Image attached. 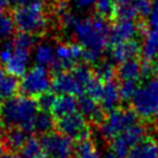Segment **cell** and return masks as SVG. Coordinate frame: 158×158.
Returning <instances> with one entry per match:
<instances>
[{"label":"cell","mask_w":158,"mask_h":158,"mask_svg":"<svg viewBox=\"0 0 158 158\" xmlns=\"http://www.w3.org/2000/svg\"><path fill=\"white\" fill-rule=\"evenodd\" d=\"M72 30L76 40L84 48V59L89 64H97L109 43L110 26L107 19L98 14L79 19Z\"/></svg>","instance_id":"6da1fadb"},{"label":"cell","mask_w":158,"mask_h":158,"mask_svg":"<svg viewBox=\"0 0 158 158\" xmlns=\"http://www.w3.org/2000/svg\"><path fill=\"white\" fill-rule=\"evenodd\" d=\"M39 102L27 95H16L7 99L0 106V124L5 128L25 129L33 131V122L39 113Z\"/></svg>","instance_id":"7a4b0ae2"},{"label":"cell","mask_w":158,"mask_h":158,"mask_svg":"<svg viewBox=\"0 0 158 158\" xmlns=\"http://www.w3.org/2000/svg\"><path fill=\"white\" fill-rule=\"evenodd\" d=\"M13 20L19 31L34 36L45 33L49 23L43 4L40 2L19 5L13 12Z\"/></svg>","instance_id":"3957f363"},{"label":"cell","mask_w":158,"mask_h":158,"mask_svg":"<svg viewBox=\"0 0 158 158\" xmlns=\"http://www.w3.org/2000/svg\"><path fill=\"white\" fill-rule=\"evenodd\" d=\"M134 112L143 120L152 118L158 114V76L147 78L138 85L131 99Z\"/></svg>","instance_id":"277c9868"},{"label":"cell","mask_w":158,"mask_h":158,"mask_svg":"<svg viewBox=\"0 0 158 158\" xmlns=\"http://www.w3.org/2000/svg\"><path fill=\"white\" fill-rule=\"evenodd\" d=\"M30 49L21 48L13 42H5L0 47V64L14 77H22L28 71Z\"/></svg>","instance_id":"5b68a950"},{"label":"cell","mask_w":158,"mask_h":158,"mask_svg":"<svg viewBox=\"0 0 158 158\" xmlns=\"http://www.w3.org/2000/svg\"><path fill=\"white\" fill-rule=\"evenodd\" d=\"M135 123H137V114L134 112V109L115 108L106 114L99 128L101 136L106 141H112Z\"/></svg>","instance_id":"8992f818"},{"label":"cell","mask_w":158,"mask_h":158,"mask_svg":"<svg viewBox=\"0 0 158 158\" xmlns=\"http://www.w3.org/2000/svg\"><path fill=\"white\" fill-rule=\"evenodd\" d=\"M51 80L49 72L44 66L35 65L28 70L20 81V89L23 95L30 98H40L42 94L49 92L51 89Z\"/></svg>","instance_id":"52a82bcc"},{"label":"cell","mask_w":158,"mask_h":158,"mask_svg":"<svg viewBox=\"0 0 158 158\" xmlns=\"http://www.w3.org/2000/svg\"><path fill=\"white\" fill-rule=\"evenodd\" d=\"M55 60L50 65L51 73L56 74L73 69L84 58V48L79 43H58L55 49Z\"/></svg>","instance_id":"ba28073f"},{"label":"cell","mask_w":158,"mask_h":158,"mask_svg":"<svg viewBox=\"0 0 158 158\" xmlns=\"http://www.w3.org/2000/svg\"><path fill=\"white\" fill-rule=\"evenodd\" d=\"M147 133V126L141 123L133 124L110 141L109 149L118 156V158H126L130 149L145 138Z\"/></svg>","instance_id":"9c48e42d"},{"label":"cell","mask_w":158,"mask_h":158,"mask_svg":"<svg viewBox=\"0 0 158 158\" xmlns=\"http://www.w3.org/2000/svg\"><path fill=\"white\" fill-rule=\"evenodd\" d=\"M55 128L57 129L58 133L76 141L89 138L91 135L87 118L78 112L65 115L63 118H56Z\"/></svg>","instance_id":"30bf717a"},{"label":"cell","mask_w":158,"mask_h":158,"mask_svg":"<svg viewBox=\"0 0 158 158\" xmlns=\"http://www.w3.org/2000/svg\"><path fill=\"white\" fill-rule=\"evenodd\" d=\"M41 143L48 158H73L72 139L58 131H51L41 136Z\"/></svg>","instance_id":"8fae6325"},{"label":"cell","mask_w":158,"mask_h":158,"mask_svg":"<svg viewBox=\"0 0 158 158\" xmlns=\"http://www.w3.org/2000/svg\"><path fill=\"white\" fill-rule=\"evenodd\" d=\"M145 26L138 23L135 20H118L116 23L110 27L109 31V44L115 45L122 42H127L141 33L145 31Z\"/></svg>","instance_id":"7c38bea8"},{"label":"cell","mask_w":158,"mask_h":158,"mask_svg":"<svg viewBox=\"0 0 158 158\" xmlns=\"http://www.w3.org/2000/svg\"><path fill=\"white\" fill-rule=\"evenodd\" d=\"M51 89L55 93L70 94L74 97H81L85 94V89L83 85L74 78L71 71H64L54 74L51 80Z\"/></svg>","instance_id":"4fadbf2b"},{"label":"cell","mask_w":158,"mask_h":158,"mask_svg":"<svg viewBox=\"0 0 158 158\" xmlns=\"http://www.w3.org/2000/svg\"><path fill=\"white\" fill-rule=\"evenodd\" d=\"M78 107L80 113L84 115L89 121L93 122L94 124H99L104 121L106 116L105 109L101 107V105L97 102V100L91 98L89 95H81L78 99Z\"/></svg>","instance_id":"5bb4252c"},{"label":"cell","mask_w":158,"mask_h":158,"mask_svg":"<svg viewBox=\"0 0 158 158\" xmlns=\"http://www.w3.org/2000/svg\"><path fill=\"white\" fill-rule=\"evenodd\" d=\"M142 45L136 40H130L118 44L112 45L110 49V59L115 63H122L128 59L136 58L141 54Z\"/></svg>","instance_id":"9a60e30c"},{"label":"cell","mask_w":158,"mask_h":158,"mask_svg":"<svg viewBox=\"0 0 158 158\" xmlns=\"http://www.w3.org/2000/svg\"><path fill=\"white\" fill-rule=\"evenodd\" d=\"M78 109V100L74 95L60 94L55 98L54 104L50 108V113L55 118H59L65 115L76 113Z\"/></svg>","instance_id":"2e32d148"},{"label":"cell","mask_w":158,"mask_h":158,"mask_svg":"<svg viewBox=\"0 0 158 158\" xmlns=\"http://www.w3.org/2000/svg\"><path fill=\"white\" fill-rule=\"evenodd\" d=\"M120 100H122L120 94V84H118L114 79L104 83V89L99 104L105 109V112L108 113L110 110L118 108Z\"/></svg>","instance_id":"e0dca14e"},{"label":"cell","mask_w":158,"mask_h":158,"mask_svg":"<svg viewBox=\"0 0 158 158\" xmlns=\"http://www.w3.org/2000/svg\"><path fill=\"white\" fill-rule=\"evenodd\" d=\"M116 77L121 81L124 80H135L138 81L143 78L142 73V63L137 58L128 59L126 62L120 63L116 69Z\"/></svg>","instance_id":"ac0fdd59"},{"label":"cell","mask_w":158,"mask_h":158,"mask_svg":"<svg viewBox=\"0 0 158 158\" xmlns=\"http://www.w3.org/2000/svg\"><path fill=\"white\" fill-rule=\"evenodd\" d=\"M126 158H158V141L153 137H145L130 149Z\"/></svg>","instance_id":"d6986e66"},{"label":"cell","mask_w":158,"mask_h":158,"mask_svg":"<svg viewBox=\"0 0 158 158\" xmlns=\"http://www.w3.org/2000/svg\"><path fill=\"white\" fill-rule=\"evenodd\" d=\"M141 54L145 62L151 63L158 59V29H150L144 31Z\"/></svg>","instance_id":"ffe728a7"},{"label":"cell","mask_w":158,"mask_h":158,"mask_svg":"<svg viewBox=\"0 0 158 158\" xmlns=\"http://www.w3.org/2000/svg\"><path fill=\"white\" fill-rule=\"evenodd\" d=\"M20 89V83L16 77L8 73L6 69L0 64V99H7L14 97Z\"/></svg>","instance_id":"44dd1931"},{"label":"cell","mask_w":158,"mask_h":158,"mask_svg":"<svg viewBox=\"0 0 158 158\" xmlns=\"http://www.w3.org/2000/svg\"><path fill=\"white\" fill-rule=\"evenodd\" d=\"M29 138V133L26 131L25 129L14 127L8 128L5 134V145L12 151H21L23 145Z\"/></svg>","instance_id":"7402d4cb"},{"label":"cell","mask_w":158,"mask_h":158,"mask_svg":"<svg viewBox=\"0 0 158 158\" xmlns=\"http://www.w3.org/2000/svg\"><path fill=\"white\" fill-rule=\"evenodd\" d=\"M54 118H55L51 115L50 112H47V110L39 112L33 122V131L39 133L41 135L51 133L52 129L56 127V121Z\"/></svg>","instance_id":"603a6c76"},{"label":"cell","mask_w":158,"mask_h":158,"mask_svg":"<svg viewBox=\"0 0 158 158\" xmlns=\"http://www.w3.org/2000/svg\"><path fill=\"white\" fill-rule=\"evenodd\" d=\"M21 157L22 158H48L42 143L39 138L29 137L26 142L23 148L21 149Z\"/></svg>","instance_id":"cb8c5ba5"},{"label":"cell","mask_w":158,"mask_h":158,"mask_svg":"<svg viewBox=\"0 0 158 158\" xmlns=\"http://www.w3.org/2000/svg\"><path fill=\"white\" fill-rule=\"evenodd\" d=\"M55 50L48 43H40L36 45L34 59L37 65L41 66H50L55 60Z\"/></svg>","instance_id":"d4e9b609"},{"label":"cell","mask_w":158,"mask_h":158,"mask_svg":"<svg viewBox=\"0 0 158 158\" xmlns=\"http://www.w3.org/2000/svg\"><path fill=\"white\" fill-rule=\"evenodd\" d=\"M73 158H104L98 153L93 141L89 138H85L81 141H77L74 147Z\"/></svg>","instance_id":"484cf974"},{"label":"cell","mask_w":158,"mask_h":158,"mask_svg":"<svg viewBox=\"0 0 158 158\" xmlns=\"http://www.w3.org/2000/svg\"><path fill=\"white\" fill-rule=\"evenodd\" d=\"M94 76L102 83L109 81V80H113L116 76V69L113 65V63H110L108 60H105V62H100L99 60L97 64L94 65L93 69Z\"/></svg>","instance_id":"4316f807"},{"label":"cell","mask_w":158,"mask_h":158,"mask_svg":"<svg viewBox=\"0 0 158 158\" xmlns=\"http://www.w3.org/2000/svg\"><path fill=\"white\" fill-rule=\"evenodd\" d=\"M138 12L136 10L135 6L133 5L131 0L128 1H120L116 5L115 13L113 19L118 20H135L137 18Z\"/></svg>","instance_id":"83f0119b"},{"label":"cell","mask_w":158,"mask_h":158,"mask_svg":"<svg viewBox=\"0 0 158 158\" xmlns=\"http://www.w3.org/2000/svg\"><path fill=\"white\" fill-rule=\"evenodd\" d=\"M116 5H118L116 0H97L94 7H95L97 14L108 20L114 18Z\"/></svg>","instance_id":"f1b7e54d"},{"label":"cell","mask_w":158,"mask_h":158,"mask_svg":"<svg viewBox=\"0 0 158 158\" xmlns=\"http://www.w3.org/2000/svg\"><path fill=\"white\" fill-rule=\"evenodd\" d=\"M15 28L16 27L13 18L4 12H0V41L10 37L14 33Z\"/></svg>","instance_id":"f546056e"},{"label":"cell","mask_w":158,"mask_h":158,"mask_svg":"<svg viewBox=\"0 0 158 158\" xmlns=\"http://www.w3.org/2000/svg\"><path fill=\"white\" fill-rule=\"evenodd\" d=\"M137 87V81H135V80H124V81H121V84H120L121 99L124 100V101H131V99H133Z\"/></svg>","instance_id":"4dcf8cb0"},{"label":"cell","mask_w":158,"mask_h":158,"mask_svg":"<svg viewBox=\"0 0 158 158\" xmlns=\"http://www.w3.org/2000/svg\"><path fill=\"white\" fill-rule=\"evenodd\" d=\"M12 42H13L15 45L21 47V48L31 49V47H33L35 43V36L34 35L27 34V33H21V31H20L18 35H15Z\"/></svg>","instance_id":"1f68e13d"},{"label":"cell","mask_w":158,"mask_h":158,"mask_svg":"<svg viewBox=\"0 0 158 158\" xmlns=\"http://www.w3.org/2000/svg\"><path fill=\"white\" fill-rule=\"evenodd\" d=\"M131 2L141 16H149L152 10V2L150 0H131Z\"/></svg>","instance_id":"d6a6232c"},{"label":"cell","mask_w":158,"mask_h":158,"mask_svg":"<svg viewBox=\"0 0 158 158\" xmlns=\"http://www.w3.org/2000/svg\"><path fill=\"white\" fill-rule=\"evenodd\" d=\"M55 98H56V95L52 92H47V93L42 94L39 98V100H37L40 108L42 109V110L50 112V108H51V106L54 104Z\"/></svg>","instance_id":"836d02e7"},{"label":"cell","mask_w":158,"mask_h":158,"mask_svg":"<svg viewBox=\"0 0 158 158\" xmlns=\"http://www.w3.org/2000/svg\"><path fill=\"white\" fill-rule=\"evenodd\" d=\"M149 25L153 29H158V0H153L152 10L149 15Z\"/></svg>","instance_id":"e575fe53"},{"label":"cell","mask_w":158,"mask_h":158,"mask_svg":"<svg viewBox=\"0 0 158 158\" xmlns=\"http://www.w3.org/2000/svg\"><path fill=\"white\" fill-rule=\"evenodd\" d=\"M76 8L78 10H86L95 4L97 0H71Z\"/></svg>","instance_id":"d590c367"},{"label":"cell","mask_w":158,"mask_h":158,"mask_svg":"<svg viewBox=\"0 0 158 158\" xmlns=\"http://www.w3.org/2000/svg\"><path fill=\"white\" fill-rule=\"evenodd\" d=\"M8 5V0H0V12H4Z\"/></svg>","instance_id":"8d00e7d4"},{"label":"cell","mask_w":158,"mask_h":158,"mask_svg":"<svg viewBox=\"0 0 158 158\" xmlns=\"http://www.w3.org/2000/svg\"><path fill=\"white\" fill-rule=\"evenodd\" d=\"M5 147H6L5 143L0 139V158L4 156V152H5Z\"/></svg>","instance_id":"74e56055"},{"label":"cell","mask_w":158,"mask_h":158,"mask_svg":"<svg viewBox=\"0 0 158 158\" xmlns=\"http://www.w3.org/2000/svg\"><path fill=\"white\" fill-rule=\"evenodd\" d=\"M1 158H22V157H19V156H16V155H4Z\"/></svg>","instance_id":"f35d334b"},{"label":"cell","mask_w":158,"mask_h":158,"mask_svg":"<svg viewBox=\"0 0 158 158\" xmlns=\"http://www.w3.org/2000/svg\"><path fill=\"white\" fill-rule=\"evenodd\" d=\"M155 121H156V130H158V114L156 115V120Z\"/></svg>","instance_id":"ab89813d"},{"label":"cell","mask_w":158,"mask_h":158,"mask_svg":"<svg viewBox=\"0 0 158 158\" xmlns=\"http://www.w3.org/2000/svg\"><path fill=\"white\" fill-rule=\"evenodd\" d=\"M12 1H14V2H18V4L20 2V0H12Z\"/></svg>","instance_id":"60d3db41"},{"label":"cell","mask_w":158,"mask_h":158,"mask_svg":"<svg viewBox=\"0 0 158 158\" xmlns=\"http://www.w3.org/2000/svg\"><path fill=\"white\" fill-rule=\"evenodd\" d=\"M118 2H120V1H128V0H116Z\"/></svg>","instance_id":"b9f144b4"}]
</instances>
